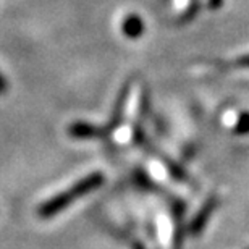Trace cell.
I'll list each match as a JSON object with an SVG mask.
<instances>
[{
  "instance_id": "7",
  "label": "cell",
  "mask_w": 249,
  "mask_h": 249,
  "mask_svg": "<svg viewBox=\"0 0 249 249\" xmlns=\"http://www.w3.org/2000/svg\"><path fill=\"white\" fill-rule=\"evenodd\" d=\"M209 3H211L212 8H218V7H220V3H222V0H209Z\"/></svg>"
},
{
  "instance_id": "2",
  "label": "cell",
  "mask_w": 249,
  "mask_h": 249,
  "mask_svg": "<svg viewBox=\"0 0 249 249\" xmlns=\"http://www.w3.org/2000/svg\"><path fill=\"white\" fill-rule=\"evenodd\" d=\"M68 134L74 139H97V138H106L107 129L99 128L96 124L86 122H74L68 126Z\"/></svg>"
},
{
  "instance_id": "5",
  "label": "cell",
  "mask_w": 249,
  "mask_h": 249,
  "mask_svg": "<svg viewBox=\"0 0 249 249\" xmlns=\"http://www.w3.org/2000/svg\"><path fill=\"white\" fill-rule=\"evenodd\" d=\"M128 91H129L128 86H124L122 89L120 96H118V101H117V106H115V110H113V115L110 118V123H108V126L106 128L107 133H110L112 129H115L118 124L122 123L123 112H124V104H126V99H128Z\"/></svg>"
},
{
  "instance_id": "3",
  "label": "cell",
  "mask_w": 249,
  "mask_h": 249,
  "mask_svg": "<svg viewBox=\"0 0 249 249\" xmlns=\"http://www.w3.org/2000/svg\"><path fill=\"white\" fill-rule=\"evenodd\" d=\"M144 29H146V24L141 19V17L136 13H131L124 18V21L122 24V31L128 39H138L144 34Z\"/></svg>"
},
{
  "instance_id": "6",
  "label": "cell",
  "mask_w": 249,
  "mask_h": 249,
  "mask_svg": "<svg viewBox=\"0 0 249 249\" xmlns=\"http://www.w3.org/2000/svg\"><path fill=\"white\" fill-rule=\"evenodd\" d=\"M8 91V83H7V78L0 73V96H3L5 92Z\"/></svg>"
},
{
  "instance_id": "4",
  "label": "cell",
  "mask_w": 249,
  "mask_h": 249,
  "mask_svg": "<svg viewBox=\"0 0 249 249\" xmlns=\"http://www.w3.org/2000/svg\"><path fill=\"white\" fill-rule=\"evenodd\" d=\"M213 206H215V202L212 201H209L206 202L202 206V209L196 213V217L193 218V222H191V225H189V231L193 233V235H197V233H201L202 231V228L206 227V223L209 220V217H211V213L213 211Z\"/></svg>"
},
{
  "instance_id": "1",
  "label": "cell",
  "mask_w": 249,
  "mask_h": 249,
  "mask_svg": "<svg viewBox=\"0 0 249 249\" xmlns=\"http://www.w3.org/2000/svg\"><path fill=\"white\" fill-rule=\"evenodd\" d=\"M104 185V175L101 172H94L89 173L88 177H84L83 180H79L78 183H74L71 189L63 193H58L57 196L51 197L49 201L41 204L37 209V215L41 218H52L58 215L63 209L70 207L76 199L86 196V194L96 191Z\"/></svg>"
}]
</instances>
